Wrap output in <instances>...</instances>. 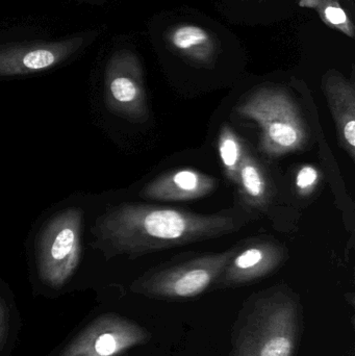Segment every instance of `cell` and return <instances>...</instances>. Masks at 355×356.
Here are the masks:
<instances>
[{"label":"cell","instance_id":"cell-1","mask_svg":"<svg viewBox=\"0 0 355 356\" xmlns=\"http://www.w3.org/2000/svg\"><path fill=\"white\" fill-rule=\"evenodd\" d=\"M248 220L238 211L201 215L174 207L122 203L98 218L95 245L106 259L117 255L137 259L233 234Z\"/></svg>","mask_w":355,"mask_h":356},{"label":"cell","instance_id":"cell-2","mask_svg":"<svg viewBox=\"0 0 355 356\" xmlns=\"http://www.w3.org/2000/svg\"><path fill=\"white\" fill-rule=\"evenodd\" d=\"M304 309L287 284H275L248 297L233 322L229 356H296Z\"/></svg>","mask_w":355,"mask_h":356},{"label":"cell","instance_id":"cell-3","mask_svg":"<svg viewBox=\"0 0 355 356\" xmlns=\"http://www.w3.org/2000/svg\"><path fill=\"white\" fill-rule=\"evenodd\" d=\"M245 120L260 129L258 150L270 159L306 149L308 129L293 98L279 88H262L236 108Z\"/></svg>","mask_w":355,"mask_h":356},{"label":"cell","instance_id":"cell-4","mask_svg":"<svg viewBox=\"0 0 355 356\" xmlns=\"http://www.w3.org/2000/svg\"><path fill=\"white\" fill-rule=\"evenodd\" d=\"M238 246L218 253L173 259L152 268L131 284V292L150 299L183 301L213 290Z\"/></svg>","mask_w":355,"mask_h":356},{"label":"cell","instance_id":"cell-5","mask_svg":"<svg viewBox=\"0 0 355 356\" xmlns=\"http://www.w3.org/2000/svg\"><path fill=\"white\" fill-rule=\"evenodd\" d=\"M83 215L79 207L65 209L50 219L40 236L38 273L40 280L50 288H62L79 267Z\"/></svg>","mask_w":355,"mask_h":356},{"label":"cell","instance_id":"cell-6","mask_svg":"<svg viewBox=\"0 0 355 356\" xmlns=\"http://www.w3.org/2000/svg\"><path fill=\"white\" fill-rule=\"evenodd\" d=\"M149 330L116 313L102 314L83 328L60 356H120L147 344Z\"/></svg>","mask_w":355,"mask_h":356},{"label":"cell","instance_id":"cell-7","mask_svg":"<svg viewBox=\"0 0 355 356\" xmlns=\"http://www.w3.org/2000/svg\"><path fill=\"white\" fill-rule=\"evenodd\" d=\"M288 250L270 238L248 241L238 246L213 290L241 288L260 282L276 272L285 264Z\"/></svg>","mask_w":355,"mask_h":356},{"label":"cell","instance_id":"cell-8","mask_svg":"<svg viewBox=\"0 0 355 356\" xmlns=\"http://www.w3.org/2000/svg\"><path fill=\"white\" fill-rule=\"evenodd\" d=\"M106 104L108 110L131 122L149 119V108L139 65L131 56L113 58L106 68Z\"/></svg>","mask_w":355,"mask_h":356},{"label":"cell","instance_id":"cell-9","mask_svg":"<svg viewBox=\"0 0 355 356\" xmlns=\"http://www.w3.org/2000/svg\"><path fill=\"white\" fill-rule=\"evenodd\" d=\"M217 188V179L194 169H176L154 178L141 196L158 201H191L204 198Z\"/></svg>","mask_w":355,"mask_h":356},{"label":"cell","instance_id":"cell-10","mask_svg":"<svg viewBox=\"0 0 355 356\" xmlns=\"http://www.w3.org/2000/svg\"><path fill=\"white\" fill-rule=\"evenodd\" d=\"M76 41L33 47L0 49V76L29 74L47 70L64 60L76 48Z\"/></svg>","mask_w":355,"mask_h":356},{"label":"cell","instance_id":"cell-11","mask_svg":"<svg viewBox=\"0 0 355 356\" xmlns=\"http://www.w3.org/2000/svg\"><path fill=\"white\" fill-rule=\"evenodd\" d=\"M325 96L335 121L339 145L355 160V91L354 85L339 76L327 79Z\"/></svg>","mask_w":355,"mask_h":356},{"label":"cell","instance_id":"cell-12","mask_svg":"<svg viewBox=\"0 0 355 356\" xmlns=\"http://www.w3.org/2000/svg\"><path fill=\"white\" fill-rule=\"evenodd\" d=\"M240 197L247 207L264 211L273 197L272 180L264 164L247 149L238 175Z\"/></svg>","mask_w":355,"mask_h":356},{"label":"cell","instance_id":"cell-13","mask_svg":"<svg viewBox=\"0 0 355 356\" xmlns=\"http://www.w3.org/2000/svg\"><path fill=\"white\" fill-rule=\"evenodd\" d=\"M175 49L197 62H208L213 54L212 40L206 31L195 25H181L171 35Z\"/></svg>","mask_w":355,"mask_h":356},{"label":"cell","instance_id":"cell-14","mask_svg":"<svg viewBox=\"0 0 355 356\" xmlns=\"http://www.w3.org/2000/svg\"><path fill=\"white\" fill-rule=\"evenodd\" d=\"M217 145L225 177L231 184H237L240 167L248 149L245 142L231 125L224 124L219 131Z\"/></svg>","mask_w":355,"mask_h":356},{"label":"cell","instance_id":"cell-15","mask_svg":"<svg viewBox=\"0 0 355 356\" xmlns=\"http://www.w3.org/2000/svg\"><path fill=\"white\" fill-rule=\"evenodd\" d=\"M320 172L316 167L312 165H304L298 170L295 177V186L298 195L302 197L312 195L320 182Z\"/></svg>","mask_w":355,"mask_h":356},{"label":"cell","instance_id":"cell-16","mask_svg":"<svg viewBox=\"0 0 355 356\" xmlns=\"http://www.w3.org/2000/svg\"><path fill=\"white\" fill-rule=\"evenodd\" d=\"M8 311L3 299L0 297V355L6 346L8 336Z\"/></svg>","mask_w":355,"mask_h":356},{"label":"cell","instance_id":"cell-17","mask_svg":"<svg viewBox=\"0 0 355 356\" xmlns=\"http://www.w3.org/2000/svg\"><path fill=\"white\" fill-rule=\"evenodd\" d=\"M324 16L329 23L337 25V26H342V25H346V23H348L347 16L340 6H327L324 10Z\"/></svg>","mask_w":355,"mask_h":356}]
</instances>
